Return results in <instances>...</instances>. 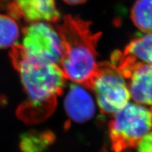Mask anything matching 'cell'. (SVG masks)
<instances>
[{"mask_svg":"<svg viewBox=\"0 0 152 152\" xmlns=\"http://www.w3.org/2000/svg\"><path fill=\"white\" fill-rule=\"evenodd\" d=\"M11 56L28 96L18 116L28 123L43 121L54 111L66 77L57 64L26 56L19 45L12 47Z\"/></svg>","mask_w":152,"mask_h":152,"instance_id":"1","label":"cell"},{"mask_svg":"<svg viewBox=\"0 0 152 152\" xmlns=\"http://www.w3.org/2000/svg\"><path fill=\"white\" fill-rule=\"evenodd\" d=\"M56 30L63 45L58 66L66 79L87 87L97 67L96 45L101 33L92 31L90 22L71 15L64 17Z\"/></svg>","mask_w":152,"mask_h":152,"instance_id":"2","label":"cell"},{"mask_svg":"<svg viewBox=\"0 0 152 152\" xmlns=\"http://www.w3.org/2000/svg\"><path fill=\"white\" fill-rule=\"evenodd\" d=\"M152 128V115L143 106L128 103L115 113L109 124L110 140L114 152L137 147Z\"/></svg>","mask_w":152,"mask_h":152,"instance_id":"3","label":"cell"},{"mask_svg":"<svg viewBox=\"0 0 152 152\" xmlns=\"http://www.w3.org/2000/svg\"><path fill=\"white\" fill-rule=\"evenodd\" d=\"M87 88L96 95L98 105L103 113H116L128 103L130 94L127 82L112 63L97 64Z\"/></svg>","mask_w":152,"mask_h":152,"instance_id":"4","label":"cell"},{"mask_svg":"<svg viewBox=\"0 0 152 152\" xmlns=\"http://www.w3.org/2000/svg\"><path fill=\"white\" fill-rule=\"evenodd\" d=\"M26 56L59 65L63 56V45L57 30L49 23H29L23 30L22 45Z\"/></svg>","mask_w":152,"mask_h":152,"instance_id":"5","label":"cell"},{"mask_svg":"<svg viewBox=\"0 0 152 152\" xmlns=\"http://www.w3.org/2000/svg\"><path fill=\"white\" fill-rule=\"evenodd\" d=\"M111 63L127 82L130 96L139 104L152 105V64L135 62L114 52Z\"/></svg>","mask_w":152,"mask_h":152,"instance_id":"6","label":"cell"},{"mask_svg":"<svg viewBox=\"0 0 152 152\" xmlns=\"http://www.w3.org/2000/svg\"><path fill=\"white\" fill-rule=\"evenodd\" d=\"M13 11L29 23H56L60 18L54 0H15Z\"/></svg>","mask_w":152,"mask_h":152,"instance_id":"7","label":"cell"},{"mask_svg":"<svg viewBox=\"0 0 152 152\" xmlns=\"http://www.w3.org/2000/svg\"><path fill=\"white\" fill-rule=\"evenodd\" d=\"M64 106L68 116L77 123L86 122L95 112L92 96L83 87L76 84L70 86Z\"/></svg>","mask_w":152,"mask_h":152,"instance_id":"8","label":"cell"},{"mask_svg":"<svg viewBox=\"0 0 152 152\" xmlns=\"http://www.w3.org/2000/svg\"><path fill=\"white\" fill-rule=\"evenodd\" d=\"M121 52L133 61L152 64V33H146L133 39Z\"/></svg>","mask_w":152,"mask_h":152,"instance_id":"9","label":"cell"},{"mask_svg":"<svg viewBox=\"0 0 152 152\" xmlns=\"http://www.w3.org/2000/svg\"><path fill=\"white\" fill-rule=\"evenodd\" d=\"M55 140L50 131H29L20 137V148L23 152H45Z\"/></svg>","mask_w":152,"mask_h":152,"instance_id":"10","label":"cell"},{"mask_svg":"<svg viewBox=\"0 0 152 152\" xmlns=\"http://www.w3.org/2000/svg\"><path fill=\"white\" fill-rule=\"evenodd\" d=\"M20 29L16 18L11 15L0 14V49L18 45Z\"/></svg>","mask_w":152,"mask_h":152,"instance_id":"11","label":"cell"},{"mask_svg":"<svg viewBox=\"0 0 152 152\" xmlns=\"http://www.w3.org/2000/svg\"><path fill=\"white\" fill-rule=\"evenodd\" d=\"M131 18L142 31L152 33V0H137L131 10Z\"/></svg>","mask_w":152,"mask_h":152,"instance_id":"12","label":"cell"},{"mask_svg":"<svg viewBox=\"0 0 152 152\" xmlns=\"http://www.w3.org/2000/svg\"><path fill=\"white\" fill-rule=\"evenodd\" d=\"M138 152H152V132L148 133L138 144Z\"/></svg>","mask_w":152,"mask_h":152,"instance_id":"13","label":"cell"},{"mask_svg":"<svg viewBox=\"0 0 152 152\" xmlns=\"http://www.w3.org/2000/svg\"><path fill=\"white\" fill-rule=\"evenodd\" d=\"M64 1L67 4H69L76 5L84 3L87 1V0H64Z\"/></svg>","mask_w":152,"mask_h":152,"instance_id":"14","label":"cell"},{"mask_svg":"<svg viewBox=\"0 0 152 152\" xmlns=\"http://www.w3.org/2000/svg\"><path fill=\"white\" fill-rule=\"evenodd\" d=\"M150 112H151V115H152V107L151 108V110H150Z\"/></svg>","mask_w":152,"mask_h":152,"instance_id":"15","label":"cell"}]
</instances>
